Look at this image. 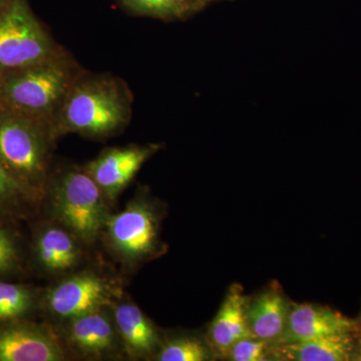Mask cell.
<instances>
[{"instance_id": "cell-1", "label": "cell", "mask_w": 361, "mask_h": 361, "mask_svg": "<svg viewBox=\"0 0 361 361\" xmlns=\"http://www.w3.org/2000/svg\"><path fill=\"white\" fill-rule=\"evenodd\" d=\"M132 97L127 85L109 75H80L56 116V135H82L106 139L129 123Z\"/></svg>"}, {"instance_id": "cell-2", "label": "cell", "mask_w": 361, "mask_h": 361, "mask_svg": "<svg viewBox=\"0 0 361 361\" xmlns=\"http://www.w3.org/2000/svg\"><path fill=\"white\" fill-rule=\"evenodd\" d=\"M80 77L78 66L61 51L0 78V106L54 127L63 101Z\"/></svg>"}, {"instance_id": "cell-3", "label": "cell", "mask_w": 361, "mask_h": 361, "mask_svg": "<svg viewBox=\"0 0 361 361\" xmlns=\"http://www.w3.org/2000/svg\"><path fill=\"white\" fill-rule=\"evenodd\" d=\"M58 137L51 123L0 109V161L42 206Z\"/></svg>"}, {"instance_id": "cell-4", "label": "cell", "mask_w": 361, "mask_h": 361, "mask_svg": "<svg viewBox=\"0 0 361 361\" xmlns=\"http://www.w3.org/2000/svg\"><path fill=\"white\" fill-rule=\"evenodd\" d=\"M47 217L71 230L87 247L101 239L111 204L84 167L51 173L42 209Z\"/></svg>"}, {"instance_id": "cell-5", "label": "cell", "mask_w": 361, "mask_h": 361, "mask_svg": "<svg viewBox=\"0 0 361 361\" xmlns=\"http://www.w3.org/2000/svg\"><path fill=\"white\" fill-rule=\"evenodd\" d=\"M163 215L160 202L141 190L123 210L111 213L99 240L123 270L135 271L165 253L160 234Z\"/></svg>"}, {"instance_id": "cell-6", "label": "cell", "mask_w": 361, "mask_h": 361, "mask_svg": "<svg viewBox=\"0 0 361 361\" xmlns=\"http://www.w3.org/2000/svg\"><path fill=\"white\" fill-rule=\"evenodd\" d=\"M120 278L99 268L78 269L42 289L40 312L52 324L103 308L111 307L123 295Z\"/></svg>"}, {"instance_id": "cell-7", "label": "cell", "mask_w": 361, "mask_h": 361, "mask_svg": "<svg viewBox=\"0 0 361 361\" xmlns=\"http://www.w3.org/2000/svg\"><path fill=\"white\" fill-rule=\"evenodd\" d=\"M61 51L26 0H4L0 4V78Z\"/></svg>"}, {"instance_id": "cell-8", "label": "cell", "mask_w": 361, "mask_h": 361, "mask_svg": "<svg viewBox=\"0 0 361 361\" xmlns=\"http://www.w3.org/2000/svg\"><path fill=\"white\" fill-rule=\"evenodd\" d=\"M54 325L71 360H111L125 357L111 307Z\"/></svg>"}, {"instance_id": "cell-9", "label": "cell", "mask_w": 361, "mask_h": 361, "mask_svg": "<svg viewBox=\"0 0 361 361\" xmlns=\"http://www.w3.org/2000/svg\"><path fill=\"white\" fill-rule=\"evenodd\" d=\"M37 221L28 247V268L56 279L80 269L87 246L56 221L47 217Z\"/></svg>"}, {"instance_id": "cell-10", "label": "cell", "mask_w": 361, "mask_h": 361, "mask_svg": "<svg viewBox=\"0 0 361 361\" xmlns=\"http://www.w3.org/2000/svg\"><path fill=\"white\" fill-rule=\"evenodd\" d=\"M68 360L70 355L52 323L23 318L0 324V361Z\"/></svg>"}, {"instance_id": "cell-11", "label": "cell", "mask_w": 361, "mask_h": 361, "mask_svg": "<svg viewBox=\"0 0 361 361\" xmlns=\"http://www.w3.org/2000/svg\"><path fill=\"white\" fill-rule=\"evenodd\" d=\"M160 149V145H130L104 149L84 166L85 170L101 188L104 196L115 203L144 164Z\"/></svg>"}, {"instance_id": "cell-12", "label": "cell", "mask_w": 361, "mask_h": 361, "mask_svg": "<svg viewBox=\"0 0 361 361\" xmlns=\"http://www.w3.org/2000/svg\"><path fill=\"white\" fill-rule=\"evenodd\" d=\"M123 355L130 360H153L163 343L160 329L126 292L111 306Z\"/></svg>"}, {"instance_id": "cell-13", "label": "cell", "mask_w": 361, "mask_h": 361, "mask_svg": "<svg viewBox=\"0 0 361 361\" xmlns=\"http://www.w3.org/2000/svg\"><path fill=\"white\" fill-rule=\"evenodd\" d=\"M355 327V322L330 308L315 304L291 302L283 334L273 345L351 334Z\"/></svg>"}, {"instance_id": "cell-14", "label": "cell", "mask_w": 361, "mask_h": 361, "mask_svg": "<svg viewBox=\"0 0 361 361\" xmlns=\"http://www.w3.org/2000/svg\"><path fill=\"white\" fill-rule=\"evenodd\" d=\"M290 306L281 285L275 281L249 298L246 318L252 336L273 345L283 334Z\"/></svg>"}, {"instance_id": "cell-15", "label": "cell", "mask_w": 361, "mask_h": 361, "mask_svg": "<svg viewBox=\"0 0 361 361\" xmlns=\"http://www.w3.org/2000/svg\"><path fill=\"white\" fill-rule=\"evenodd\" d=\"M248 300L240 285L230 287L208 330L207 341L214 355L225 357L233 344L247 337H253L246 318Z\"/></svg>"}, {"instance_id": "cell-16", "label": "cell", "mask_w": 361, "mask_h": 361, "mask_svg": "<svg viewBox=\"0 0 361 361\" xmlns=\"http://www.w3.org/2000/svg\"><path fill=\"white\" fill-rule=\"evenodd\" d=\"M355 344L351 334H334L296 343L271 345L269 360L346 361L353 360Z\"/></svg>"}, {"instance_id": "cell-17", "label": "cell", "mask_w": 361, "mask_h": 361, "mask_svg": "<svg viewBox=\"0 0 361 361\" xmlns=\"http://www.w3.org/2000/svg\"><path fill=\"white\" fill-rule=\"evenodd\" d=\"M42 203L25 189L0 161V221L20 224L35 221Z\"/></svg>"}, {"instance_id": "cell-18", "label": "cell", "mask_w": 361, "mask_h": 361, "mask_svg": "<svg viewBox=\"0 0 361 361\" xmlns=\"http://www.w3.org/2000/svg\"><path fill=\"white\" fill-rule=\"evenodd\" d=\"M42 288L23 282L0 279V324L32 318L40 311Z\"/></svg>"}, {"instance_id": "cell-19", "label": "cell", "mask_w": 361, "mask_h": 361, "mask_svg": "<svg viewBox=\"0 0 361 361\" xmlns=\"http://www.w3.org/2000/svg\"><path fill=\"white\" fill-rule=\"evenodd\" d=\"M18 225L0 221V279L20 276L28 269V255Z\"/></svg>"}, {"instance_id": "cell-20", "label": "cell", "mask_w": 361, "mask_h": 361, "mask_svg": "<svg viewBox=\"0 0 361 361\" xmlns=\"http://www.w3.org/2000/svg\"><path fill=\"white\" fill-rule=\"evenodd\" d=\"M213 355L208 341L193 336H177L164 338L153 360L207 361L212 360Z\"/></svg>"}, {"instance_id": "cell-21", "label": "cell", "mask_w": 361, "mask_h": 361, "mask_svg": "<svg viewBox=\"0 0 361 361\" xmlns=\"http://www.w3.org/2000/svg\"><path fill=\"white\" fill-rule=\"evenodd\" d=\"M130 11L163 20L180 18L191 11L175 0H121Z\"/></svg>"}, {"instance_id": "cell-22", "label": "cell", "mask_w": 361, "mask_h": 361, "mask_svg": "<svg viewBox=\"0 0 361 361\" xmlns=\"http://www.w3.org/2000/svg\"><path fill=\"white\" fill-rule=\"evenodd\" d=\"M270 344L255 337H247L233 344L225 357L232 361L269 360L268 350Z\"/></svg>"}, {"instance_id": "cell-23", "label": "cell", "mask_w": 361, "mask_h": 361, "mask_svg": "<svg viewBox=\"0 0 361 361\" xmlns=\"http://www.w3.org/2000/svg\"><path fill=\"white\" fill-rule=\"evenodd\" d=\"M175 1L179 2L192 11L195 6H201L202 4H205L211 0H175Z\"/></svg>"}, {"instance_id": "cell-24", "label": "cell", "mask_w": 361, "mask_h": 361, "mask_svg": "<svg viewBox=\"0 0 361 361\" xmlns=\"http://www.w3.org/2000/svg\"><path fill=\"white\" fill-rule=\"evenodd\" d=\"M4 0H0V4H4Z\"/></svg>"}, {"instance_id": "cell-25", "label": "cell", "mask_w": 361, "mask_h": 361, "mask_svg": "<svg viewBox=\"0 0 361 361\" xmlns=\"http://www.w3.org/2000/svg\"><path fill=\"white\" fill-rule=\"evenodd\" d=\"M0 109H1V106H0Z\"/></svg>"}]
</instances>
